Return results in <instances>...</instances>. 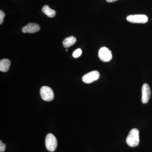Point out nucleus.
I'll return each instance as SVG.
<instances>
[{"label":"nucleus","instance_id":"nucleus-9","mask_svg":"<svg viewBox=\"0 0 152 152\" xmlns=\"http://www.w3.org/2000/svg\"><path fill=\"white\" fill-rule=\"evenodd\" d=\"M11 65V62L10 60L7 59H4L0 61V71L1 72H7Z\"/></svg>","mask_w":152,"mask_h":152},{"label":"nucleus","instance_id":"nucleus-4","mask_svg":"<svg viewBox=\"0 0 152 152\" xmlns=\"http://www.w3.org/2000/svg\"><path fill=\"white\" fill-rule=\"evenodd\" d=\"M128 22L134 23H145L148 21V18L145 15H130L126 18Z\"/></svg>","mask_w":152,"mask_h":152},{"label":"nucleus","instance_id":"nucleus-14","mask_svg":"<svg viewBox=\"0 0 152 152\" xmlns=\"http://www.w3.org/2000/svg\"><path fill=\"white\" fill-rule=\"evenodd\" d=\"M6 145L5 144L3 143L1 141H0V152H3L5 150Z\"/></svg>","mask_w":152,"mask_h":152},{"label":"nucleus","instance_id":"nucleus-13","mask_svg":"<svg viewBox=\"0 0 152 152\" xmlns=\"http://www.w3.org/2000/svg\"><path fill=\"white\" fill-rule=\"evenodd\" d=\"M5 15L4 13L2 11H0V24L1 25L4 21V18Z\"/></svg>","mask_w":152,"mask_h":152},{"label":"nucleus","instance_id":"nucleus-3","mask_svg":"<svg viewBox=\"0 0 152 152\" xmlns=\"http://www.w3.org/2000/svg\"><path fill=\"white\" fill-rule=\"evenodd\" d=\"M45 146L49 151L53 152L56 149L57 141L56 137L50 133L47 135L45 139Z\"/></svg>","mask_w":152,"mask_h":152},{"label":"nucleus","instance_id":"nucleus-5","mask_svg":"<svg viewBox=\"0 0 152 152\" xmlns=\"http://www.w3.org/2000/svg\"><path fill=\"white\" fill-rule=\"evenodd\" d=\"M99 58L104 62L110 61L112 58L111 52L106 47H102L99 51Z\"/></svg>","mask_w":152,"mask_h":152},{"label":"nucleus","instance_id":"nucleus-2","mask_svg":"<svg viewBox=\"0 0 152 152\" xmlns=\"http://www.w3.org/2000/svg\"><path fill=\"white\" fill-rule=\"evenodd\" d=\"M41 97L44 101L50 102L54 97L53 91L48 86L42 87L40 91Z\"/></svg>","mask_w":152,"mask_h":152},{"label":"nucleus","instance_id":"nucleus-15","mask_svg":"<svg viewBox=\"0 0 152 152\" xmlns=\"http://www.w3.org/2000/svg\"><path fill=\"white\" fill-rule=\"evenodd\" d=\"M118 0H106L107 2L109 3L114 2Z\"/></svg>","mask_w":152,"mask_h":152},{"label":"nucleus","instance_id":"nucleus-6","mask_svg":"<svg viewBox=\"0 0 152 152\" xmlns=\"http://www.w3.org/2000/svg\"><path fill=\"white\" fill-rule=\"evenodd\" d=\"M99 77L100 74L98 71H92L83 76L82 80L86 83L90 84L97 80Z\"/></svg>","mask_w":152,"mask_h":152},{"label":"nucleus","instance_id":"nucleus-1","mask_svg":"<svg viewBox=\"0 0 152 152\" xmlns=\"http://www.w3.org/2000/svg\"><path fill=\"white\" fill-rule=\"evenodd\" d=\"M128 145L131 147L137 146L140 142L139 131L137 129L131 130L127 137L126 140Z\"/></svg>","mask_w":152,"mask_h":152},{"label":"nucleus","instance_id":"nucleus-7","mask_svg":"<svg viewBox=\"0 0 152 152\" xmlns=\"http://www.w3.org/2000/svg\"><path fill=\"white\" fill-rule=\"evenodd\" d=\"M142 103L147 104L149 101L151 96L150 86L147 83L144 84L142 88Z\"/></svg>","mask_w":152,"mask_h":152},{"label":"nucleus","instance_id":"nucleus-11","mask_svg":"<svg viewBox=\"0 0 152 152\" xmlns=\"http://www.w3.org/2000/svg\"><path fill=\"white\" fill-rule=\"evenodd\" d=\"M42 11L49 18H53L56 14V11L52 10L48 6H44L42 9Z\"/></svg>","mask_w":152,"mask_h":152},{"label":"nucleus","instance_id":"nucleus-16","mask_svg":"<svg viewBox=\"0 0 152 152\" xmlns=\"http://www.w3.org/2000/svg\"><path fill=\"white\" fill-rule=\"evenodd\" d=\"M67 51H68V50H66V52H67Z\"/></svg>","mask_w":152,"mask_h":152},{"label":"nucleus","instance_id":"nucleus-12","mask_svg":"<svg viewBox=\"0 0 152 152\" xmlns=\"http://www.w3.org/2000/svg\"><path fill=\"white\" fill-rule=\"evenodd\" d=\"M82 51L81 49L78 48L76 50L74 53H73L72 56L74 58H78L81 55H82Z\"/></svg>","mask_w":152,"mask_h":152},{"label":"nucleus","instance_id":"nucleus-10","mask_svg":"<svg viewBox=\"0 0 152 152\" xmlns=\"http://www.w3.org/2000/svg\"><path fill=\"white\" fill-rule=\"evenodd\" d=\"M76 42H77L76 38L73 36H71L66 38L64 40L63 42V45L65 48H69L70 47L73 45Z\"/></svg>","mask_w":152,"mask_h":152},{"label":"nucleus","instance_id":"nucleus-8","mask_svg":"<svg viewBox=\"0 0 152 152\" xmlns=\"http://www.w3.org/2000/svg\"><path fill=\"white\" fill-rule=\"evenodd\" d=\"M40 28L37 24L35 23H29L22 29L24 33H34L39 31Z\"/></svg>","mask_w":152,"mask_h":152}]
</instances>
